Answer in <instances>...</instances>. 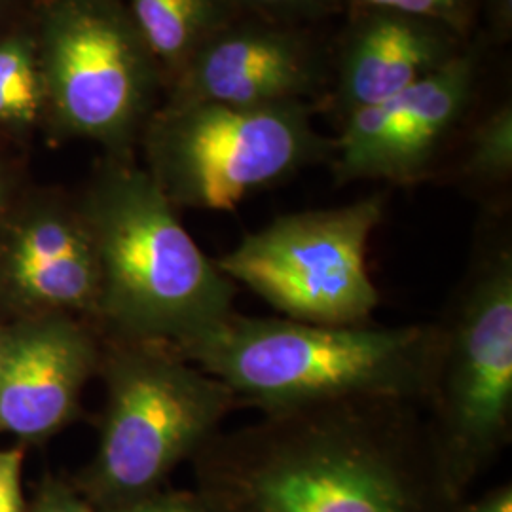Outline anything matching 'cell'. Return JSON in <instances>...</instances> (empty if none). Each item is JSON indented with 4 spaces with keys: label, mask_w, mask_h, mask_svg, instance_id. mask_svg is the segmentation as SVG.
Returning a JSON list of instances; mask_svg holds the SVG:
<instances>
[{
    "label": "cell",
    "mask_w": 512,
    "mask_h": 512,
    "mask_svg": "<svg viewBox=\"0 0 512 512\" xmlns=\"http://www.w3.org/2000/svg\"><path fill=\"white\" fill-rule=\"evenodd\" d=\"M213 512H459L420 404L348 399L262 414L190 459Z\"/></svg>",
    "instance_id": "1"
},
{
    "label": "cell",
    "mask_w": 512,
    "mask_h": 512,
    "mask_svg": "<svg viewBox=\"0 0 512 512\" xmlns=\"http://www.w3.org/2000/svg\"><path fill=\"white\" fill-rule=\"evenodd\" d=\"M437 323L329 327L234 311L177 346L234 391L243 408L270 414L348 399L423 404L435 372Z\"/></svg>",
    "instance_id": "2"
},
{
    "label": "cell",
    "mask_w": 512,
    "mask_h": 512,
    "mask_svg": "<svg viewBox=\"0 0 512 512\" xmlns=\"http://www.w3.org/2000/svg\"><path fill=\"white\" fill-rule=\"evenodd\" d=\"M99 262L101 334L181 346L234 313L238 285L203 253L147 169L110 156L78 202Z\"/></svg>",
    "instance_id": "3"
},
{
    "label": "cell",
    "mask_w": 512,
    "mask_h": 512,
    "mask_svg": "<svg viewBox=\"0 0 512 512\" xmlns=\"http://www.w3.org/2000/svg\"><path fill=\"white\" fill-rule=\"evenodd\" d=\"M437 323L431 389L421 404L440 469L465 499L512 440V236L488 209L469 264Z\"/></svg>",
    "instance_id": "4"
},
{
    "label": "cell",
    "mask_w": 512,
    "mask_h": 512,
    "mask_svg": "<svg viewBox=\"0 0 512 512\" xmlns=\"http://www.w3.org/2000/svg\"><path fill=\"white\" fill-rule=\"evenodd\" d=\"M105 410L78 492L93 509L164 488L243 404L171 344L103 334Z\"/></svg>",
    "instance_id": "5"
},
{
    "label": "cell",
    "mask_w": 512,
    "mask_h": 512,
    "mask_svg": "<svg viewBox=\"0 0 512 512\" xmlns=\"http://www.w3.org/2000/svg\"><path fill=\"white\" fill-rule=\"evenodd\" d=\"M148 175L177 209L236 211L256 192L330 162L334 141L304 101L232 107L167 103L143 131Z\"/></svg>",
    "instance_id": "6"
},
{
    "label": "cell",
    "mask_w": 512,
    "mask_h": 512,
    "mask_svg": "<svg viewBox=\"0 0 512 512\" xmlns=\"http://www.w3.org/2000/svg\"><path fill=\"white\" fill-rule=\"evenodd\" d=\"M35 44L44 103L57 126L110 156H129L156 112L162 69L126 4L52 0Z\"/></svg>",
    "instance_id": "7"
},
{
    "label": "cell",
    "mask_w": 512,
    "mask_h": 512,
    "mask_svg": "<svg viewBox=\"0 0 512 512\" xmlns=\"http://www.w3.org/2000/svg\"><path fill=\"white\" fill-rule=\"evenodd\" d=\"M385 215V198L281 215L220 256V272L285 319L370 325L380 291L368 272V245Z\"/></svg>",
    "instance_id": "8"
},
{
    "label": "cell",
    "mask_w": 512,
    "mask_h": 512,
    "mask_svg": "<svg viewBox=\"0 0 512 512\" xmlns=\"http://www.w3.org/2000/svg\"><path fill=\"white\" fill-rule=\"evenodd\" d=\"M478 76L480 48L469 46L401 95L344 116L330 160L336 184L427 181L473 103Z\"/></svg>",
    "instance_id": "9"
},
{
    "label": "cell",
    "mask_w": 512,
    "mask_h": 512,
    "mask_svg": "<svg viewBox=\"0 0 512 512\" xmlns=\"http://www.w3.org/2000/svg\"><path fill=\"white\" fill-rule=\"evenodd\" d=\"M101 277L78 203L42 198L0 224V300L19 317L65 313L97 325Z\"/></svg>",
    "instance_id": "10"
},
{
    "label": "cell",
    "mask_w": 512,
    "mask_h": 512,
    "mask_svg": "<svg viewBox=\"0 0 512 512\" xmlns=\"http://www.w3.org/2000/svg\"><path fill=\"white\" fill-rule=\"evenodd\" d=\"M325 59L310 37L270 19H232L171 80L169 103L270 107L319 92Z\"/></svg>",
    "instance_id": "11"
},
{
    "label": "cell",
    "mask_w": 512,
    "mask_h": 512,
    "mask_svg": "<svg viewBox=\"0 0 512 512\" xmlns=\"http://www.w3.org/2000/svg\"><path fill=\"white\" fill-rule=\"evenodd\" d=\"M101 353V330L82 317L48 313L19 317L8 325L0 433L40 440L61 431L99 372Z\"/></svg>",
    "instance_id": "12"
},
{
    "label": "cell",
    "mask_w": 512,
    "mask_h": 512,
    "mask_svg": "<svg viewBox=\"0 0 512 512\" xmlns=\"http://www.w3.org/2000/svg\"><path fill=\"white\" fill-rule=\"evenodd\" d=\"M461 37L431 19L365 10L340 52L332 107L340 120L389 101L461 52Z\"/></svg>",
    "instance_id": "13"
},
{
    "label": "cell",
    "mask_w": 512,
    "mask_h": 512,
    "mask_svg": "<svg viewBox=\"0 0 512 512\" xmlns=\"http://www.w3.org/2000/svg\"><path fill=\"white\" fill-rule=\"evenodd\" d=\"M133 19L150 54L171 80L203 44L236 18L228 0H128Z\"/></svg>",
    "instance_id": "14"
},
{
    "label": "cell",
    "mask_w": 512,
    "mask_h": 512,
    "mask_svg": "<svg viewBox=\"0 0 512 512\" xmlns=\"http://www.w3.org/2000/svg\"><path fill=\"white\" fill-rule=\"evenodd\" d=\"M459 183L495 192L509 186L512 177V107L501 103L488 112L465 139L456 167Z\"/></svg>",
    "instance_id": "15"
},
{
    "label": "cell",
    "mask_w": 512,
    "mask_h": 512,
    "mask_svg": "<svg viewBox=\"0 0 512 512\" xmlns=\"http://www.w3.org/2000/svg\"><path fill=\"white\" fill-rule=\"evenodd\" d=\"M42 105L37 44L25 37L0 40V122L31 126Z\"/></svg>",
    "instance_id": "16"
},
{
    "label": "cell",
    "mask_w": 512,
    "mask_h": 512,
    "mask_svg": "<svg viewBox=\"0 0 512 512\" xmlns=\"http://www.w3.org/2000/svg\"><path fill=\"white\" fill-rule=\"evenodd\" d=\"M344 2V0H342ZM355 12L384 10L414 18L431 19L463 37L473 21L475 0H346Z\"/></svg>",
    "instance_id": "17"
},
{
    "label": "cell",
    "mask_w": 512,
    "mask_h": 512,
    "mask_svg": "<svg viewBox=\"0 0 512 512\" xmlns=\"http://www.w3.org/2000/svg\"><path fill=\"white\" fill-rule=\"evenodd\" d=\"M236 12H251L255 18L293 25L300 19L319 18L334 10L342 0H228Z\"/></svg>",
    "instance_id": "18"
},
{
    "label": "cell",
    "mask_w": 512,
    "mask_h": 512,
    "mask_svg": "<svg viewBox=\"0 0 512 512\" xmlns=\"http://www.w3.org/2000/svg\"><path fill=\"white\" fill-rule=\"evenodd\" d=\"M95 512H213L196 490H154L150 494L109 505Z\"/></svg>",
    "instance_id": "19"
},
{
    "label": "cell",
    "mask_w": 512,
    "mask_h": 512,
    "mask_svg": "<svg viewBox=\"0 0 512 512\" xmlns=\"http://www.w3.org/2000/svg\"><path fill=\"white\" fill-rule=\"evenodd\" d=\"M23 458V446L0 448V512H27L21 488Z\"/></svg>",
    "instance_id": "20"
},
{
    "label": "cell",
    "mask_w": 512,
    "mask_h": 512,
    "mask_svg": "<svg viewBox=\"0 0 512 512\" xmlns=\"http://www.w3.org/2000/svg\"><path fill=\"white\" fill-rule=\"evenodd\" d=\"M27 512H95L88 499L61 480H46Z\"/></svg>",
    "instance_id": "21"
},
{
    "label": "cell",
    "mask_w": 512,
    "mask_h": 512,
    "mask_svg": "<svg viewBox=\"0 0 512 512\" xmlns=\"http://www.w3.org/2000/svg\"><path fill=\"white\" fill-rule=\"evenodd\" d=\"M459 512H512L511 482L495 486L475 501L463 499Z\"/></svg>",
    "instance_id": "22"
},
{
    "label": "cell",
    "mask_w": 512,
    "mask_h": 512,
    "mask_svg": "<svg viewBox=\"0 0 512 512\" xmlns=\"http://www.w3.org/2000/svg\"><path fill=\"white\" fill-rule=\"evenodd\" d=\"M486 16L492 27V35L505 42L512 31V0H486Z\"/></svg>",
    "instance_id": "23"
},
{
    "label": "cell",
    "mask_w": 512,
    "mask_h": 512,
    "mask_svg": "<svg viewBox=\"0 0 512 512\" xmlns=\"http://www.w3.org/2000/svg\"><path fill=\"white\" fill-rule=\"evenodd\" d=\"M12 190L14 186H12L10 173L0 165V224L12 209Z\"/></svg>",
    "instance_id": "24"
},
{
    "label": "cell",
    "mask_w": 512,
    "mask_h": 512,
    "mask_svg": "<svg viewBox=\"0 0 512 512\" xmlns=\"http://www.w3.org/2000/svg\"><path fill=\"white\" fill-rule=\"evenodd\" d=\"M6 348H8V325H0V380H2V370H4Z\"/></svg>",
    "instance_id": "25"
}]
</instances>
